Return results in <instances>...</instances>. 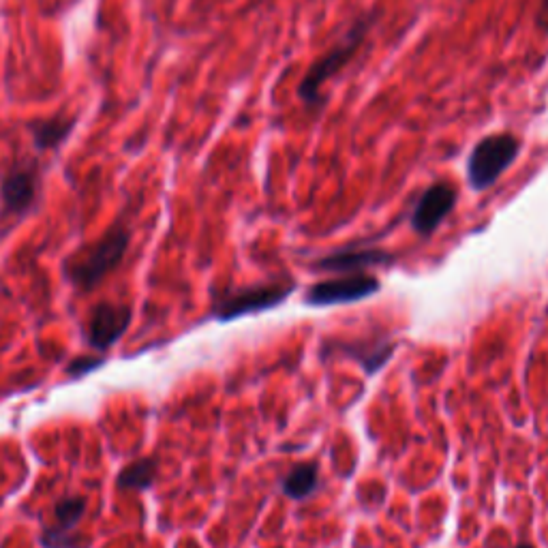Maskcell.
Masks as SVG:
<instances>
[{
	"label": "cell",
	"instance_id": "6da1fadb",
	"mask_svg": "<svg viewBox=\"0 0 548 548\" xmlns=\"http://www.w3.org/2000/svg\"><path fill=\"white\" fill-rule=\"evenodd\" d=\"M373 22V13L360 15V18L349 26L347 33L334 43L324 56H319L309 67V71L304 73V78L298 84V97L307 108H315V105L322 103V90L326 82L332 80L334 75H339L349 63H352V58L358 54L362 43L367 41Z\"/></svg>",
	"mask_w": 548,
	"mask_h": 548
},
{
	"label": "cell",
	"instance_id": "ba28073f",
	"mask_svg": "<svg viewBox=\"0 0 548 548\" xmlns=\"http://www.w3.org/2000/svg\"><path fill=\"white\" fill-rule=\"evenodd\" d=\"M456 206V189L450 182H433L411 212V227L422 238H429Z\"/></svg>",
	"mask_w": 548,
	"mask_h": 548
},
{
	"label": "cell",
	"instance_id": "4fadbf2b",
	"mask_svg": "<svg viewBox=\"0 0 548 548\" xmlns=\"http://www.w3.org/2000/svg\"><path fill=\"white\" fill-rule=\"evenodd\" d=\"M315 489H317V465L313 463L296 465L281 482V491L289 499H307Z\"/></svg>",
	"mask_w": 548,
	"mask_h": 548
},
{
	"label": "cell",
	"instance_id": "9a60e30c",
	"mask_svg": "<svg viewBox=\"0 0 548 548\" xmlns=\"http://www.w3.org/2000/svg\"><path fill=\"white\" fill-rule=\"evenodd\" d=\"M536 24L544 35H548V0H540V7L536 13Z\"/></svg>",
	"mask_w": 548,
	"mask_h": 548
},
{
	"label": "cell",
	"instance_id": "7c38bea8",
	"mask_svg": "<svg viewBox=\"0 0 548 548\" xmlns=\"http://www.w3.org/2000/svg\"><path fill=\"white\" fill-rule=\"evenodd\" d=\"M157 476V461L152 456H146V459H137L131 465H127L116 480V486L123 491L137 489V491H146L155 482Z\"/></svg>",
	"mask_w": 548,
	"mask_h": 548
},
{
	"label": "cell",
	"instance_id": "9c48e42d",
	"mask_svg": "<svg viewBox=\"0 0 548 548\" xmlns=\"http://www.w3.org/2000/svg\"><path fill=\"white\" fill-rule=\"evenodd\" d=\"M86 512V499L84 497H63L54 508L56 525L45 529L41 536V542L45 548H80L75 546L73 529L78 527L82 516Z\"/></svg>",
	"mask_w": 548,
	"mask_h": 548
},
{
	"label": "cell",
	"instance_id": "277c9868",
	"mask_svg": "<svg viewBox=\"0 0 548 548\" xmlns=\"http://www.w3.org/2000/svg\"><path fill=\"white\" fill-rule=\"evenodd\" d=\"M41 191V172L35 161L15 163L0 182V219H22L35 208Z\"/></svg>",
	"mask_w": 548,
	"mask_h": 548
},
{
	"label": "cell",
	"instance_id": "7a4b0ae2",
	"mask_svg": "<svg viewBox=\"0 0 548 548\" xmlns=\"http://www.w3.org/2000/svg\"><path fill=\"white\" fill-rule=\"evenodd\" d=\"M131 232L123 223L112 225L93 245L84 247L80 253H75L65 266L67 279L71 285L84 292L95 289L108 274L123 262V257L129 249Z\"/></svg>",
	"mask_w": 548,
	"mask_h": 548
},
{
	"label": "cell",
	"instance_id": "2e32d148",
	"mask_svg": "<svg viewBox=\"0 0 548 548\" xmlns=\"http://www.w3.org/2000/svg\"><path fill=\"white\" fill-rule=\"evenodd\" d=\"M516 548H534V546H531V544H519Z\"/></svg>",
	"mask_w": 548,
	"mask_h": 548
},
{
	"label": "cell",
	"instance_id": "8992f818",
	"mask_svg": "<svg viewBox=\"0 0 548 548\" xmlns=\"http://www.w3.org/2000/svg\"><path fill=\"white\" fill-rule=\"evenodd\" d=\"M131 317L133 313L127 304L99 302L88 317L84 339L97 352H105V349H110L127 332Z\"/></svg>",
	"mask_w": 548,
	"mask_h": 548
},
{
	"label": "cell",
	"instance_id": "5b68a950",
	"mask_svg": "<svg viewBox=\"0 0 548 548\" xmlns=\"http://www.w3.org/2000/svg\"><path fill=\"white\" fill-rule=\"evenodd\" d=\"M292 292H294L292 281L240 289V292L219 298L212 313H215V317L221 319V322H227V319H236L240 315L277 307V304H281Z\"/></svg>",
	"mask_w": 548,
	"mask_h": 548
},
{
	"label": "cell",
	"instance_id": "8fae6325",
	"mask_svg": "<svg viewBox=\"0 0 548 548\" xmlns=\"http://www.w3.org/2000/svg\"><path fill=\"white\" fill-rule=\"evenodd\" d=\"M75 127V118L56 116L48 120H37V123L30 125V133H33V142L37 150H56L63 146Z\"/></svg>",
	"mask_w": 548,
	"mask_h": 548
},
{
	"label": "cell",
	"instance_id": "30bf717a",
	"mask_svg": "<svg viewBox=\"0 0 548 548\" xmlns=\"http://www.w3.org/2000/svg\"><path fill=\"white\" fill-rule=\"evenodd\" d=\"M392 262V255L382 249H345L341 253H332L324 260L317 262L319 270H334V272H358L367 266L388 264Z\"/></svg>",
	"mask_w": 548,
	"mask_h": 548
},
{
	"label": "cell",
	"instance_id": "3957f363",
	"mask_svg": "<svg viewBox=\"0 0 548 548\" xmlns=\"http://www.w3.org/2000/svg\"><path fill=\"white\" fill-rule=\"evenodd\" d=\"M521 140L514 133H491L471 148L467 159V180L474 191L491 189L521 155Z\"/></svg>",
	"mask_w": 548,
	"mask_h": 548
},
{
	"label": "cell",
	"instance_id": "52a82bcc",
	"mask_svg": "<svg viewBox=\"0 0 548 548\" xmlns=\"http://www.w3.org/2000/svg\"><path fill=\"white\" fill-rule=\"evenodd\" d=\"M379 292V281L369 274L354 272L352 277L332 279L324 283H315L307 289L304 300L311 307H328V304H343L356 302L360 298H367Z\"/></svg>",
	"mask_w": 548,
	"mask_h": 548
},
{
	"label": "cell",
	"instance_id": "5bb4252c",
	"mask_svg": "<svg viewBox=\"0 0 548 548\" xmlns=\"http://www.w3.org/2000/svg\"><path fill=\"white\" fill-rule=\"evenodd\" d=\"M101 364H103V356H93V354L78 356V358L71 360L67 364V373L71 377H80V375H86L90 371H95L97 367H101Z\"/></svg>",
	"mask_w": 548,
	"mask_h": 548
}]
</instances>
